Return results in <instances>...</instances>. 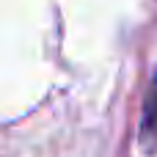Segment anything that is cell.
I'll return each instance as SVG.
<instances>
[{"mask_svg":"<svg viewBox=\"0 0 157 157\" xmlns=\"http://www.w3.org/2000/svg\"><path fill=\"white\" fill-rule=\"evenodd\" d=\"M141 135L144 141L152 146H157V75L152 80V88H149V97L144 102V121H141Z\"/></svg>","mask_w":157,"mask_h":157,"instance_id":"1","label":"cell"}]
</instances>
